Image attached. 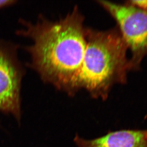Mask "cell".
<instances>
[{
  "label": "cell",
  "instance_id": "6da1fadb",
  "mask_svg": "<svg viewBox=\"0 0 147 147\" xmlns=\"http://www.w3.org/2000/svg\"><path fill=\"white\" fill-rule=\"evenodd\" d=\"M87 29L78 8L56 22L26 23L22 34L31 40V65L42 80L69 95L78 83L87 45Z\"/></svg>",
  "mask_w": 147,
  "mask_h": 147
},
{
  "label": "cell",
  "instance_id": "7a4b0ae2",
  "mask_svg": "<svg viewBox=\"0 0 147 147\" xmlns=\"http://www.w3.org/2000/svg\"><path fill=\"white\" fill-rule=\"evenodd\" d=\"M86 50L78 83L92 97L105 100L113 85L126 80L131 67L128 47L115 31H98L88 28Z\"/></svg>",
  "mask_w": 147,
  "mask_h": 147
},
{
  "label": "cell",
  "instance_id": "52a82bcc",
  "mask_svg": "<svg viewBox=\"0 0 147 147\" xmlns=\"http://www.w3.org/2000/svg\"><path fill=\"white\" fill-rule=\"evenodd\" d=\"M16 1L11 0H0V8L14 4Z\"/></svg>",
  "mask_w": 147,
  "mask_h": 147
},
{
  "label": "cell",
  "instance_id": "277c9868",
  "mask_svg": "<svg viewBox=\"0 0 147 147\" xmlns=\"http://www.w3.org/2000/svg\"><path fill=\"white\" fill-rule=\"evenodd\" d=\"M22 77L14 52L0 44V110L21 119L20 89Z\"/></svg>",
  "mask_w": 147,
  "mask_h": 147
},
{
  "label": "cell",
  "instance_id": "3957f363",
  "mask_svg": "<svg viewBox=\"0 0 147 147\" xmlns=\"http://www.w3.org/2000/svg\"><path fill=\"white\" fill-rule=\"evenodd\" d=\"M99 3L114 17L121 35L133 54L131 66L147 55V11L130 4L100 1Z\"/></svg>",
  "mask_w": 147,
  "mask_h": 147
},
{
  "label": "cell",
  "instance_id": "8992f818",
  "mask_svg": "<svg viewBox=\"0 0 147 147\" xmlns=\"http://www.w3.org/2000/svg\"><path fill=\"white\" fill-rule=\"evenodd\" d=\"M129 4L147 11V0L131 1Z\"/></svg>",
  "mask_w": 147,
  "mask_h": 147
},
{
  "label": "cell",
  "instance_id": "5b68a950",
  "mask_svg": "<svg viewBox=\"0 0 147 147\" xmlns=\"http://www.w3.org/2000/svg\"><path fill=\"white\" fill-rule=\"evenodd\" d=\"M77 147H147V129H121L86 140L76 135Z\"/></svg>",
  "mask_w": 147,
  "mask_h": 147
}]
</instances>
